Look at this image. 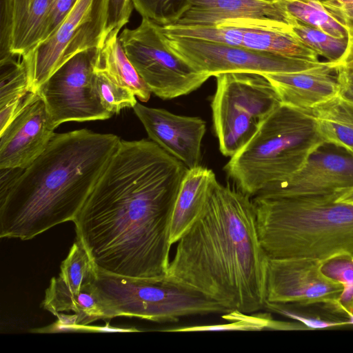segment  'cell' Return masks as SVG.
Listing matches in <instances>:
<instances>
[{"mask_svg":"<svg viewBox=\"0 0 353 353\" xmlns=\"http://www.w3.org/2000/svg\"><path fill=\"white\" fill-rule=\"evenodd\" d=\"M105 0H78L52 34L22 57L28 69L31 90L37 92L75 54L101 48L105 40Z\"/></svg>","mask_w":353,"mask_h":353,"instance_id":"obj_9","label":"cell"},{"mask_svg":"<svg viewBox=\"0 0 353 353\" xmlns=\"http://www.w3.org/2000/svg\"><path fill=\"white\" fill-rule=\"evenodd\" d=\"M142 16L159 26L176 23L188 10L190 0H132Z\"/></svg>","mask_w":353,"mask_h":353,"instance_id":"obj_30","label":"cell"},{"mask_svg":"<svg viewBox=\"0 0 353 353\" xmlns=\"http://www.w3.org/2000/svg\"><path fill=\"white\" fill-rule=\"evenodd\" d=\"M99 49L75 54L37 89L56 128L67 121L105 120L112 116L102 105L94 86Z\"/></svg>","mask_w":353,"mask_h":353,"instance_id":"obj_10","label":"cell"},{"mask_svg":"<svg viewBox=\"0 0 353 353\" xmlns=\"http://www.w3.org/2000/svg\"><path fill=\"white\" fill-rule=\"evenodd\" d=\"M323 146V145H322ZM322 146L289 178L265 187L254 196L299 197L339 194L353 187V156Z\"/></svg>","mask_w":353,"mask_h":353,"instance_id":"obj_14","label":"cell"},{"mask_svg":"<svg viewBox=\"0 0 353 353\" xmlns=\"http://www.w3.org/2000/svg\"><path fill=\"white\" fill-rule=\"evenodd\" d=\"M24 169L0 168V196L4 194L15 182Z\"/></svg>","mask_w":353,"mask_h":353,"instance_id":"obj_36","label":"cell"},{"mask_svg":"<svg viewBox=\"0 0 353 353\" xmlns=\"http://www.w3.org/2000/svg\"><path fill=\"white\" fill-rule=\"evenodd\" d=\"M341 92L353 99V72L336 69Z\"/></svg>","mask_w":353,"mask_h":353,"instance_id":"obj_37","label":"cell"},{"mask_svg":"<svg viewBox=\"0 0 353 353\" xmlns=\"http://www.w3.org/2000/svg\"><path fill=\"white\" fill-rule=\"evenodd\" d=\"M94 86L103 108L111 114H118L137 103L135 94L129 89L112 81L103 71L94 70Z\"/></svg>","mask_w":353,"mask_h":353,"instance_id":"obj_31","label":"cell"},{"mask_svg":"<svg viewBox=\"0 0 353 353\" xmlns=\"http://www.w3.org/2000/svg\"><path fill=\"white\" fill-rule=\"evenodd\" d=\"M293 19L338 38H350L348 24L332 14L323 0H269ZM289 22V21H288Z\"/></svg>","mask_w":353,"mask_h":353,"instance_id":"obj_24","label":"cell"},{"mask_svg":"<svg viewBox=\"0 0 353 353\" xmlns=\"http://www.w3.org/2000/svg\"><path fill=\"white\" fill-rule=\"evenodd\" d=\"M132 108L151 141L181 161L188 169L201 165V143L206 130L203 119L174 114L138 102Z\"/></svg>","mask_w":353,"mask_h":353,"instance_id":"obj_15","label":"cell"},{"mask_svg":"<svg viewBox=\"0 0 353 353\" xmlns=\"http://www.w3.org/2000/svg\"><path fill=\"white\" fill-rule=\"evenodd\" d=\"M122 47L152 93L162 99L186 95L210 77L198 71L170 45L161 26L142 18L134 29L119 36Z\"/></svg>","mask_w":353,"mask_h":353,"instance_id":"obj_8","label":"cell"},{"mask_svg":"<svg viewBox=\"0 0 353 353\" xmlns=\"http://www.w3.org/2000/svg\"><path fill=\"white\" fill-rule=\"evenodd\" d=\"M324 144L310 111L281 103L224 170L239 190L254 196L296 173Z\"/></svg>","mask_w":353,"mask_h":353,"instance_id":"obj_5","label":"cell"},{"mask_svg":"<svg viewBox=\"0 0 353 353\" xmlns=\"http://www.w3.org/2000/svg\"><path fill=\"white\" fill-rule=\"evenodd\" d=\"M118 33L112 31L105 37L99 49L95 68L117 85L130 90L141 101L146 102L152 92L128 58Z\"/></svg>","mask_w":353,"mask_h":353,"instance_id":"obj_23","label":"cell"},{"mask_svg":"<svg viewBox=\"0 0 353 353\" xmlns=\"http://www.w3.org/2000/svg\"><path fill=\"white\" fill-rule=\"evenodd\" d=\"M265 308H267L274 312L282 314L288 318L297 320L304 325L308 330L327 328L332 327L344 326L347 325H353L350 320L345 321H331L321 319L306 317L302 314L296 313L287 307L285 304L266 303Z\"/></svg>","mask_w":353,"mask_h":353,"instance_id":"obj_34","label":"cell"},{"mask_svg":"<svg viewBox=\"0 0 353 353\" xmlns=\"http://www.w3.org/2000/svg\"><path fill=\"white\" fill-rule=\"evenodd\" d=\"M133 8L132 0H105V39L111 32H119L129 21Z\"/></svg>","mask_w":353,"mask_h":353,"instance_id":"obj_32","label":"cell"},{"mask_svg":"<svg viewBox=\"0 0 353 353\" xmlns=\"http://www.w3.org/2000/svg\"><path fill=\"white\" fill-rule=\"evenodd\" d=\"M97 268L83 243L76 238L61 264L58 276L52 278L41 306L55 316L72 312L75 325L79 326L111 319L97 286Z\"/></svg>","mask_w":353,"mask_h":353,"instance_id":"obj_11","label":"cell"},{"mask_svg":"<svg viewBox=\"0 0 353 353\" xmlns=\"http://www.w3.org/2000/svg\"><path fill=\"white\" fill-rule=\"evenodd\" d=\"M339 3H353V0H335Z\"/></svg>","mask_w":353,"mask_h":353,"instance_id":"obj_40","label":"cell"},{"mask_svg":"<svg viewBox=\"0 0 353 353\" xmlns=\"http://www.w3.org/2000/svg\"><path fill=\"white\" fill-rule=\"evenodd\" d=\"M311 112L325 144L353 156V99L341 90L314 107Z\"/></svg>","mask_w":353,"mask_h":353,"instance_id":"obj_22","label":"cell"},{"mask_svg":"<svg viewBox=\"0 0 353 353\" xmlns=\"http://www.w3.org/2000/svg\"><path fill=\"white\" fill-rule=\"evenodd\" d=\"M288 24L290 32L299 41L335 65L341 61L349 48L350 38L333 37L293 19H290Z\"/></svg>","mask_w":353,"mask_h":353,"instance_id":"obj_26","label":"cell"},{"mask_svg":"<svg viewBox=\"0 0 353 353\" xmlns=\"http://www.w3.org/2000/svg\"><path fill=\"white\" fill-rule=\"evenodd\" d=\"M55 128L39 94L0 132V168H26L45 150Z\"/></svg>","mask_w":353,"mask_h":353,"instance_id":"obj_16","label":"cell"},{"mask_svg":"<svg viewBox=\"0 0 353 353\" xmlns=\"http://www.w3.org/2000/svg\"><path fill=\"white\" fill-rule=\"evenodd\" d=\"M320 270L342 284L343 291L332 310L345 314L353 324V253L341 251L321 259Z\"/></svg>","mask_w":353,"mask_h":353,"instance_id":"obj_25","label":"cell"},{"mask_svg":"<svg viewBox=\"0 0 353 353\" xmlns=\"http://www.w3.org/2000/svg\"><path fill=\"white\" fill-rule=\"evenodd\" d=\"M120 140L87 129L54 133L45 150L0 196V237L30 240L73 222Z\"/></svg>","mask_w":353,"mask_h":353,"instance_id":"obj_3","label":"cell"},{"mask_svg":"<svg viewBox=\"0 0 353 353\" xmlns=\"http://www.w3.org/2000/svg\"><path fill=\"white\" fill-rule=\"evenodd\" d=\"M77 1L78 0H51L44 23L41 42L46 40L52 34L70 14Z\"/></svg>","mask_w":353,"mask_h":353,"instance_id":"obj_33","label":"cell"},{"mask_svg":"<svg viewBox=\"0 0 353 353\" xmlns=\"http://www.w3.org/2000/svg\"><path fill=\"white\" fill-rule=\"evenodd\" d=\"M216 180L213 171L201 165L188 170L174 205L170 230L172 244L179 240L198 216Z\"/></svg>","mask_w":353,"mask_h":353,"instance_id":"obj_21","label":"cell"},{"mask_svg":"<svg viewBox=\"0 0 353 353\" xmlns=\"http://www.w3.org/2000/svg\"><path fill=\"white\" fill-rule=\"evenodd\" d=\"M335 201L353 205V187L342 190Z\"/></svg>","mask_w":353,"mask_h":353,"instance_id":"obj_39","label":"cell"},{"mask_svg":"<svg viewBox=\"0 0 353 353\" xmlns=\"http://www.w3.org/2000/svg\"><path fill=\"white\" fill-rule=\"evenodd\" d=\"M166 37L199 39L241 47L243 31L228 25L213 26H183L178 24L160 26Z\"/></svg>","mask_w":353,"mask_h":353,"instance_id":"obj_28","label":"cell"},{"mask_svg":"<svg viewBox=\"0 0 353 353\" xmlns=\"http://www.w3.org/2000/svg\"><path fill=\"white\" fill-rule=\"evenodd\" d=\"M167 275L230 310L265 308L268 256L251 196L216 180L198 216L176 242Z\"/></svg>","mask_w":353,"mask_h":353,"instance_id":"obj_2","label":"cell"},{"mask_svg":"<svg viewBox=\"0 0 353 353\" xmlns=\"http://www.w3.org/2000/svg\"><path fill=\"white\" fill-rule=\"evenodd\" d=\"M225 314V315L223 316V318L230 321L235 320V321L222 325L172 329L171 331L261 330L265 329L285 330L287 326L286 322L274 321L268 313L251 316L246 315V314L236 310H233Z\"/></svg>","mask_w":353,"mask_h":353,"instance_id":"obj_29","label":"cell"},{"mask_svg":"<svg viewBox=\"0 0 353 353\" xmlns=\"http://www.w3.org/2000/svg\"><path fill=\"white\" fill-rule=\"evenodd\" d=\"M51 0H0V63L30 54L42 41Z\"/></svg>","mask_w":353,"mask_h":353,"instance_id":"obj_17","label":"cell"},{"mask_svg":"<svg viewBox=\"0 0 353 353\" xmlns=\"http://www.w3.org/2000/svg\"><path fill=\"white\" fill-rule=\"evenodd\" d=\"M96 284L112 319L128 316L175 323L185 316L230 312L209 296L168 275L134 278L97 269Z\"/></svg>","mask_w":353,"mask_h":353,"instance_id":"obj_6","label":"cell"},{"mask_svg":"<svg viewBox=\"0 0 353 353\" xmlns=\"http://www.w3.org/2000/svg\"><path fill=\"white\" fill-rule=\"evenodd\" d=\"M238 18L272 19L288 23L289 21L269 0H190L189 8L174 24L213 26Z\"/></svg>","mask_w":353,"mask_h":353,"instance_id":"obj_20","label":"cell"},{"mask_svg":"<svg viewBox=\"0 0 353 353\" xmlns=\"http://www.w3.org/2000/svg\"><path fill=\"white\" fill-rule=\"evenodd\" d=\"M188 170L152 141L120 140L73 221L97 269L134 278L167 275L172 216Z\"/></svg>","mask_w":353,"mask_h":353,"instance_id":"obj_1","label":"cell"},{"mask_svg":"<svg viewBox=\"0 0 353 353\" xmlns=\"http://www.w3.org/2000/svg\"><path fill=\"white\" fill-rule=\"evenodd\" d=\"M338 194L314 196H253L261 244L270 258L323 259L353 253V205Z\"/></svg>","mask_w":353,"mask_h":353,"instance_id":"obj_4","label":"cell"},{"mask_svg":"<svg viewBox=\"0 0 353 353\" xmlns=\"http://www.w3.org/2000/svg\"><path fill=\"white\" fill-rule=\"evenodd\" d=\"M321 259L268 257L266 303L302 306L323 303L331 310L343 291L341 283L320 270Z\"/></svg>","mask_w":353,"mask_h":353,"instance_id":"obj_13","label":"cell"},{"mask_svg":"<svg viewBox=\"0 0 353 353\" xmlns=\"http://www.w3.org/2000/svg\"><path fill=\"white\" fill-rule=\"evenodd\" d=\"M221 23L234 25L242 29L241 47L310 61H319L318 54L299 41L290 32L289 24L286 22L238 18L225 20Z\"/></svg>","mask_w":353,"mask_h":353,"instance_id":"obj_19","label":"cell"},{"mask_svg":"<svg viewBox=\"0 0 353 353\" xmlns=\"http://www.w3.org/2000/svg\"><path fill=\"white\" fill-rule=\"evenodd\" d=\"M211 108L219 150L232 157L253 137L281 103L270 81L255 72H228L216 76Z\"/></svg>","mask_w":353,"mask_h":353,"instance_id":"obj_7","label":"cell"},{"mask_svg":"<svg viewBox=\"0 0 353 353\" xmlns=\"http://www.w3.org/2000/svg\"><path fill=\"white\" fill-rule=\"evenodd\" d=\"M17 58V57H16ZM0 108L26 98L30 88L28 69L23 58H15L0 63Z\"/></svg>","mask_w":353,"mask_h":353,"instance_id":"obj_27","label":"cell"},{"mask_svg":"<svg viewBox=\"0 0 353 353\" xmlns=\"http://www.w3.org/2000/svg\"><path fill=\"white\" fill-rule=\"evenodd\" d=\"M262 74L274 88L281 103L310 112L341 90L336 67L329 61L299 72Z\"/></svg>","mask_w":353,"mask_h":353,"instance_id":"obj_18","label":"cell"},{"mask_svg":"<svg viewBox=\"0 0 353 353\" xmlns=\"http://www.w3.org/2000/svg\"><path fill=\"white\" fill-rule=\"evenodd\" d=\"M171 47L198 71L209 77L228 72H295L318 67L310 61L243 47L199 39L166 37Z\"/></svg>","mask_w":353,"mask_h":353,"instance_id":"obj_12","label":"cell"},{"mask_svg":"<svg viewBox=\"0 0 353 353\" xmlns=\"http://www.w3.org/2000/svg\"><path fill=\"white\" fill-rule=\"evenodd\" d=\"M325 6L335 16L353 26V3H339L335 0H323Z\"/></svg>","mask_w":353,"mask_h":353,"instance_id":"obj_35","label":"cell"},{"mask_svg":"<svg viewBox=\"0 0 353 353\" xmlns=\"http://www.w3.org/2000/svg\"><path fill=\"white\" fill-rule=\"evenodd\" d=\"M350 28L351 30V37L349 48L343 58L336 65V69L353 72V26H350Z\"/></svg>","mask_w":353,"mask_h":353,"instance_id":"obj_38","label":"cell"}]
</instances>
